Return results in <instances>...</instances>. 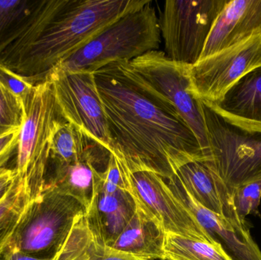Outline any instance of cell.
Segmentation results:
<instances>
[{
    "mask_svg": "<svg viewBox=\"0 0 261 260\" xmlns=\"http://www.w3.org/2000/svg\"><path fill=\"white\" fill-rule=\"evenodd\" d=\"M94 76L107 113L111 154L129 172H151L169 180L187 163L202 161L200 145L186 122L149 99L114 64Z\"/></svg>",
    "mask_w": 261,
    "mask_h": 260,
    "instance_id": "cell-1",
    "label": "cell"
},
{
    "mask_svg": "<svg viewBox=\"0 0 261 260\" xmlns=\"http://www.w3.org/2000/svg\"><path fill=\"white\" fill-rule=\"evenodd\" d=\"M150 0H46L27 31L0 55V64L32 85L124 15Z\"/></svg>",
    "mask_w": 261,
    "mask_h": 260,
    "instance_id": "cell-2",
    "label": "cell"
},
{
    "mask_svg": "<svg viewBox=\"0 0 261 260\" xmlns=\"http://www.w3.org/2000/svg\"><path fill=\"white\" fill-rule=\"evenodd\" d=\"M113 64L125 79L149 99L186 122L199 141L202 161H205L210 155V143L202 102L190 90L191 66L172 61L159 50L128 62Z\"/></svg>",
    "mask_w": 261,
    "mask_h": 260,
    "instance_id": "cell-3",
    "label": "cell"
},
{
    "mask_svg": "<svg viewBox=\"0 0 261 260\" xmlns=\"http://www.w3.org/2000/svg\"><path fill=\"white\" fill-rule=\"evenodd\" d=\"M161 40L159 19L150 1L106 27L55 69L94 73L110 64L128 62L158 50Z\"/></svg>",
    "mask_w": 261,
    "mask_h": 260,
    "instance_id": "cell-4",
    "label": "cell"
},
{
    "mask_svg": "<svg viewBox=\"0 0 261 260\" xmlns=\"http://www.w3.org/2000/svg\"><path fill=\"white\" fill-rule=\"evenodd\" d=\"M21 101L24 114L15 170L33 200L45 188L52 137L66 120L57 103L51 81L47 78L34 85Z\"/></svg>",
    "mask_w": 261,
    "mask_h": 260,
    "instance_id": "cell-5",
    "label": "cell"
},
{
    "mask_svg": "<svg viewBox=\"0 0 261 260\" xmlns=\"http://www.w3.org/2000/svg\"><path fill=\"white\" fill-rule=\"evenodd\" d=\"M84 206L52 186L31 201L7 247L38 259L52 260L75 223L84 216Z\"/></svg>",
    "mask_w": 261,
    "mask_h": 260,
    "instance_id": "cell-6",
    "label": "cell"
},
{
    "mask_svg": "<svg viewBox=\"0 0 261 260\" xmlns=\"http://www.w3.org/2000/svg\"><path fill=\"white\" fill-rule=\"evenodd\" d=\"M201 102L210 143L201 163L232 189L261 180V133L231 125Z\"/></svg>",
    "mask_w": 261,
    "mask_h": 260,
    "instance_id": "cell-7",
    "label": "cell"
},
{
    "mask_svg": "<svg viewBox=\"0 0 261 260\" xmlns=\"http://www.w3.org/2000/svg\"><path fill=\"white\" fill-rule=\"evenodd\" d=\"M227 0L166 1L160 15L165 54L193 66L200 59L215 20Z\"/></svg>",
    "mask_w": 261,
    "mask_h": 260,
    "instance_id": "cell-8",
    "label": "cell"
},
{
    "mask_svg": "<svg viewBox=\"0 0 261 260\" xmlns=\"http://www.w3.org/2000/svg\"><path fill=\"white\" fill-rule=\"evenodd\" d=\"M47 78L51 81L57 103L66 122L112 153L107 113L94 73L54 69Z\"/></svg>",
    "mask_w": 261,
    "mask_h": 260,
    "instance_id": "cell-9",
    "label": "cell"
},
{
    "mask_svg": "<svg viewBox=\"0 0 261 260\" xmlns=\"http://www.w3.org/2000/svg\"><path fill=\"white\" fill-rule=\"evenodd\" d=\"M261 67V32L214 54L190 69V90L196 99L215 103L254 69Z\"/></svg>",
    "mask_w": 261,
    "mask_h": 260,
    "instance_id": "cell-10",
    "label": "cell"
},
{
    "mask_svg": "<svg viewBox=\"0 0 261 260\" xmlns=\"http://www.w3.org/2000/svg\"><path fill=\"white\" fill-rule=\"evenodd\" d=\"M121 164L126 180L127 191L137 206L156 219L166 234L217 243L173 193L165 179L146 171L130 172Z\"/></svg>",
    "mask_w": 261,
    "mask_h": 260,
    "instance_id": "cell-11",
    "label": "cell"
},
{
    "mask_svg": "<svg viewBox=\"0 0 261 260\" xmlns=\"http://www.w3.org/2000/svg\"><path fill=\"white\" fill-rule=\"evenodd\" d=\"M110 155L106 148L93 142L78 161L52 166L45 186H52L61 193L77 200L87 213L99 193L102 172L108 164Z\"/></svg>",
    "mask_w": 261,
    "mask_h": 260,
    "instance_id": "cell-12",
    "label": "cell"
},
{
    "mask_svg": "<svg viewBox=\"0 0 261 260\" xmlns=\"http://www.w3.org/2000/svg\"><path fill=\"white\" fill-rule=\"evenodd\" d=\"M173 193L185 204L201 226L223 247L232 260H261V250L248 225H239L201 206L175 176L167 180Z\"/></svg>",
    "mask_w": 261,
    "mask_h": 260,
    "instance_id": "cell-13",
    "label": "cell"
},
{
    "mask_svg": "<svg viewBox=\"0 0 261 260\" xmlns=\"http://www.w3.org/2000/svg\"><path fill=\"white\" fill-rule=\"evenodd\" d=\"M261 32V0H227L213 23L200 59Z\"/></svg>",
    "mask_w": 261,
    "mask_h": 260,
    "instance_id": "cell-14",
    "label": "cell"
},
{
    "mask_svg": "<svg viewBox=\"0 0 261 260\" xmlns=\"http://www.w3.org/2000/svg\"><path fill=\"white\" fill-rule=\"evenodd\" d=\"M184 189L205 209L239 225H248L239 218L234 205L236 189L199 161L191 162L175 174Z\"/></svg>",
    "mask_w": 261,
    "mask_h": 260,
    "instance_id": "cell-15",
    "label": "cell"
},
{
    "mask_svg": "<svg viewBox=\"0 0 261 260\" xmlns=\"http://www.w3.org/2000/svg\"><path fill=\"white\" fill-rule=\"evenodd\" d=\"M204 102L231 125L261 133V67L239 79L219 102Z\"/></svg>",
    "mask_w": 261,
    "mask_h": 260,
    "instance_id": "cell-16",
    "label": "cell"
},
{
    "mask_svg": "<svg viewBox=\"0 0 261 260\" xmlns=\"http://www.w3.org/2000/svg\"><path fill=\"white\" fill-rule=\"evenodd\" d=\"M136 209V203L128 191L99 192L85 218L92 232L110 247L128 225Z\"/></svg>",
    "mask_w": 261,
    "mask_h": 260,
    "instance_id": "cell-17",
    "label": "cell"
},
{
    "mask_svg": "<svg viewBox=\"0 0 261 260\" xmlns=\"http://www.w3.org/2000/svg\"><path fill=\"white\" fill-rule=\"evenodd\" d=\"M165 237L160 223L137 206L128 225L110 247L141 259L165 260Z\"/></svg>",
    "mask_w": 261,
    "mask_h": 260,
    "instance_id": "cell-18",
    "label": "cell"
},
{
    "mask_svg": "<svg viewBox=\"0 0 261 260\" xmlns=\"http://www.w3.org/2000/svg\"><path fill=\"white\" fill-rule=\"evenodd\" d=\"M52 260H144L109 247L92 232L85 215L72 227Z\"/></svg>",
    "mask_w": 261,
    "mask_h": 260,
    "instance_id": "cell-19",
    "label": "cell"
},
{
    "mask_svg": "<svg viewBox=\"0 0 261 260\" xmlns=\"http://www.w3.org/2000/svg\"><path fill=\"white\" fill-rule=\"evenodd\" d=\"M46 0H0V55L36 19Z\"/></svg>",
    "mask_w": 261,
    "mask_h": 260,
    "instance_id": "cell-20",
    "label": "cell"
},
{
    "mask_svg": "<svg viewBox=\"0 0 261 260\" xmlns=\"http://www.w3.org/2000/svg\"><path fill=\"white\" fill-rule=\"evenodd\" d=\"M93 142L76 127L64 122L58 127L52 137L47 166H62L78 161Z\"/></svg>",
    "mask_w": 261,
    "mask_h": 260,
    "instance_id": "cell-21",
    "label": "cell"
},
{
    "mask_svg": "<svg viewBox=\"0 0 261 260\" xmlns=\"http://www.w3.org/2000/svg\"><path fill=\"white\" fill-rule=\"evenodd\" d=\"M165 260H232L219 243L166 234Z\"/></svg>",
    "mask_w": 261,
    "mask_h": 260,
    "instance_id": "cell-22",
    "label": "cell"
},
{
    "mask_svg": "<svg viewBox=\"0 0 261 260\" xmlns=\"http://www.w3.org/2000/svg\"><path fill=\"white\" fill-rule=\"evenodd\" d=\"M31 201L27 186L16 177L13 186L0 201V256L6 251Z\"/></svg>",
    "mask_w": 261,
    "mask_h": 260,
    "instance_id": "cell-23",
    "label": "cell"
},
{
    "mask_svg": "<svg viewBox=\"0 0 261 260\" xmlns=\"http://www.w3.org/2000/svg\"><path fill=\"white\" fill-rule=\"evenodd\" d=\"M22 101L0 85V137L21 129Z\"/></svg>",
    "mask_w": 261,
    "mask_h": 260,
    "instance_id": "cell-24",
    "label": "cell"
},
{
    "mask_svg": "<svg viewBox=\"0 0 261 260\" xmlns=\"http://www.w3.org/2000/svg\"><path fill=\"white\" fill-rule=\"evenodd\" d=\"M261 201V180L251 182L236 189L234 205L239 218L246 221V217L255 215Z\"/></svg>",
    "mask_w": 261,
    "mask_h": 260,
    "instance_id": "cell-25",
    "label": "cell"
},
{
    "mask_svg": "<svg viewBox=\"0 0 261 260\" xmlns=\"http://www.w3.org/2000/svg\"><path fill=\"white\" fill-rule=\"evenodd\" d=\"M119 189L127 191L126 180L120 161L110 153L108 164L102 172L99 192L113 193Z\"/></svg>",
    "mask_w": 261,
    "mask_h": 260,
    "instance_id": "cell-26",
    "label": "cell"
},
{
    "mask_svg": "<svg viewBox=\"0 0 261 260\" xmlns=\"http://www.w3.org/2000/svg\"><path fill=\"white\" fill-rule=\"evenodd\" d=\"M0 85L22 100L34 85L0 64Z\"/></svg>",
    "mask_w": 261,
    "mask_h": 260,
    "instance_id": "cell-27",
    "label": "cell"
},
{
    "mask_svg": "<svg viewBox=\"0 0 261 260\" xmlns=\"http://www.w3.org/2000/svg\"><path fill=\"white\" fill-rule=\"evenodd\" d=\"M16 177L15 169H9L6 167L0 172V201L10 190L16 180Z\"/></svg>",
    "mask_w": 261,
    "mask_h": 260,
    "instance_id": "cell-28",
    "label": "cell"
},
{
    "mask_svg": "<svg viewBox=\"0 0 261 260\" xmlns=\"http://www.w3.org/2000/svg\"><path fill=\"white\" fill-rule=\"evenodd\" d=\"M20 129L0 137V155L12 147L18 145Z\"/></svg>",
    "mask_w": 261,
    "mask_h": 260,
    "instance_id": "cell-29",
    "label": "cell"
},
{
    "mask_svg": "<svg viewBox=\"0 0 261 260\" xmlns=\"http://www.w3.org/2000/svg\"><path fill=\"white\" fill-rule=\"evenodd\" d=\"M0 260H50L38 259L34 256H29L26 253H22L16 249L7 247L6 251L0 256Z\"/></svg>",
    "mask_w": 261,
    "mask_h": 260,
    "instance_id": "cell-30",
    "label": "cell"
},
{
    "mask_svg": "<svg viewBox=\"0 0 261 260\" xmlns=\"http://www.w3.org/2000/svg\"><path fill=\"white\" fill-rule=\"evenodd\" d=\"M17 145L9 148V150L5 151L3 154L0 155V172H1L5 168H6V165L9 163V160H10L11 157H12V154H13L14 151L16 149Z\"/></svg>",
    "mask_w": 261,
    "mask_h": 260,
    "instance_id": "cell-31",
    "label": "cell"
}]
</instances>
